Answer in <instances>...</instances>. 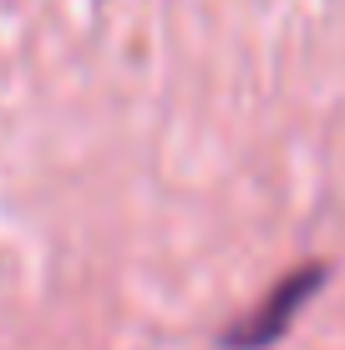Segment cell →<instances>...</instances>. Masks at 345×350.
<instances>
[{
	"mask_svg": "<svg viewBox=\"0 0 345 350\" xmlns=\"http://www.w3.org/2000/svg\"><path fill=\"white\" fill-rule=\"evenodd\" d=\"M325 280H330V264H320V259L290 269L284 280H275L264 289V299H259L254 310H244V315L219 335V350H269V345H279L284 335H290V325L300 320V310L325 289Z\"/></svg>",
	"mask_w": 345,
	"mask_h": 350,
	"instance_id": "cell-1",
	"label": "cell"
}]
</instances>
